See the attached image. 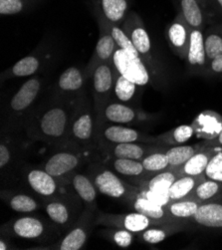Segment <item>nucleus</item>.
Wrapping results in <instances>:
<instances>
[{"label":"nucleus","mask_w":222,"mask_h":250,"mask_svg":"<svg viewBox=\"0 0 222 250\" xmlns=\"http://www.w3.org/2000/svg\"><path fill=\"white\" fill-rule=\"evenodd\" d=\"M193 221L202 229L222 230V192L202 203L193 216Z\"/></svg>","instance_id":"nucleus-21"},{"label":"nucleus","mask_w":222,"mask_h":250,"mask_svg":"<svg viewBox=\"0 0 222 250\" xmlns=\"http://www.w3.org/2000/svg\"><path fill=\"white\" fill-rule=\"evenodd\" d=\"M204 177L222 184V149L212 155L205 169Z\"/></svg>","instance_id":"nucleus-43"},{"label":"nucleus","mask_w":222,"mask_h":250,"mask_svg":"<svg viewBox=\"0 0 222 250\" xmlns=\"http://www.w3.org/2000/svg\"><path fill=\"white\" fill-rule=\"evenodd\" d=\"M95 222L97 226L127 229L135 234L151 227H161L150 217L138 211L130 213H107L97 210Z\"/></svg>","instance_id":"nucleus-9"},{"label":"nucleus","mask_w":222,"mask_h":250,"mask_svg":"<svg viewBox=\"0 0 222 250\" xmlns=\"http://www.w3.org/2000/svg\"><path fill=\"white\" fill-rule=\"evenodd\" d=\"M42 67V60L38 55H28L15 63L10 69L2 74V77L21 78L29 77L35 75Z\"/></svg>","instance_id":"nucleus-31"},{"label":"nucleus","mask_w":222,"mask_h":250,"mask_svg":"<svg viewBox=\"0 0 222 250\" xmlns=\"http://www.w3.org/2000/svg\"><path fill=\"white\" fill-rule=\"evenodd\" d=\"M82 164L83 160L78 153L60 151L45 162L43 168L58 181L68 182Z\"/></svg>","instance_id":"nucleus-14"},{"label":"nucleus","mask_w":222,"mask_h":250,"mask_svg":"<svg viewBox=\"0 0 222 250\" xmlns=\"http://www.w3.org/2000/svg\"><path fill=\"white\" fill-rule=\"evenodd\" d=\"M41 202L49 219L61 229H70L81 214L78 212L76 202L71 201L67 195L42 199Z\"/></svg>","instance_id":"nucleus-12"},{"label":"nucleus","mask_w":222,"mask_h":250,"mask_svg":"<svg viewBox=\"0 0 222 250\" xmlns=\"http://www.w3.org/2000/svg\"><path fill=\"white\" fill-rule=\"evenodd\" d=\"M97 209L87 208L81 212L77 222L69 229V232L58 242L46 246H38L34 249H52V250H80L82 249L96 224Z\"/></svg>","instance_id":"nucleus-6"},{"label":"nucleus","mask_w":222,"mask_h":250,"mask_svg":"<svg viewBox=\"0 0 222 250\" xmlns=\"http://www.w3.org/2000/svg\"><path fill=\"white\" fill-rule=\"evenodd\" d=\"M212 147H204L193 155L184 165L179 167L180 176L204 177L205 169L214 154Z\"/></svg>","instance_id":"nucleus-28"},{"label":"nucleus","mask_w":222,"mask_h":250,"mask_svg":"<svg viewBox=\"0 0 222 250\" xmlns=\"http://www.w3.org/2000/svg\"><path fill=\"white\" fill-rule=\"evenodd\" d=\"M180 13L191 29H204L206 17L199 0H180Z\"/></svg>","instance_id":"nucleus-30"},{"label":"nucleus","mask_w":222,"mask_h":250,"mask_svg":"<svg viewBox=\"0 0 222 250\" xmlns=\"http://www.w3.org/2000/svg\"><path fill=\"white\" fill-rule=\"evenodd\" d=\"M36 2V0H0V14L1 15H16Z\"/></svg>","instance_id":"nucleus-42"},{"label":"nucleus","mask_w":222,"mask_h":250,"mask_svg":"<svg viewBox=\"0 0 222 250\" xmlns=\"http://www.w3.org/2000/svg\"><path fill=\"white\" fill-rule=\"evenodd\" d=\"M141 163L144 170L150 174H155L169 169V163L165 151H159L147 155L141 160Z\"/></svg>","instance_id":"nucleus-41"},{"label":"nucleus","mask_w":222,"mask_h":250,"mask_svg":"<svg viewBox=\"0 0 222 250\" xmlns=\"http://www.w3.org/2000/svg\"><path fill=\"white\" fill-rule=\"evenodd\" d=\"M209 1L214 2L220 8V10H222V0H209Z\"/></svg>","instance_id":"nucleus-48"},{"label":"nucleus","mask_w":222,"mask_h":250,"mask_svg":"<svg viewBox=\"0 0 222 250\" xmlns=\"http://www.w3.org/2000/svg\"><path fill=\"white\" fill-rule=\"evenodd\" d=\"M142 87L130 81L122 76L118 71L116 72L114 96L117 101L124 104H132L141 96Z\"/></svg>","instance_id":"nucleus-29"},{"label":"nucleus","mask_w":222,"mask_h":250,"mask_svg":"<svg viewBox=\"0 0 222 250\" xmlns=\"http://www.w3.org/2000/svg\"><path fill=\"white\" fill-rule=\"evenodd\" d=\"M204 179L205 177H190V176L179 177L169 188L168 195H169L170 202L179 201V199H182L189 196L194 190V188H196V186Z\"/></svg>","instance_id":"nucleus-34"},{"label":"nucleus","mask_w":222,"mask_h":250,"mask_svg":"<svg viewBox=\"0 0 222 250\" xmlns=\"http://www.w3.org/2000/svg\"><path fill=\"white\" fill-rule=\"evenodd\" d=\"M86 80V74L80 68L69 67L62 72L57 80V97L70 100L73 97L78 98L84 89Z\"/></svg>","instance_id":"nucleus-22"},{"label":"nucleus","mask_w":222,"mask_h":250,"mask_svg":"<svg viewBox=\"0 0 222 250\" xmlns=\"http://www.w3.org/2000/svg\"><path fill=\"white\" fill-rule=\"evenodd\" d=\"M204 48L208 63L222 54V25L210 26L203 32Z\"/></svg>","instance_id":"nucleus-36"},{"label":"nucleus","mask_w":222,"mask_h":250,"mask_svg":"<svg viewBox=\"0 0 222 250\" xmlns=\"http://www.w3.org/2000/svg\"><path fill=\"white\" fill-rule=\"evenodd\" d=\"M8 204L10 208L19 213H32L43 207L33 196L26 193H7V196H1Z\"/></svg>","instance_id":"nucleus-33"},{"label":"nucleus","mask_w":222,"mask_h":250,"mask_svg":"<svg viewBox=\"0 0 222 250\" xmlns=\"http://www.w3.org/2000/svg\"><path fill=\"white\" fill-rule=\"evenodd\" d=\"M104 165L120 176L137 179L139 184L141 181L142 182L145 179L144 177H146V174H149L144 170L141 161L129 159H107L106 162H104Z\"/></svg>","instance_id":"nucleus-26"},{"label":"nucleus","mask_w":222,"mask_h":250,"mask_svg":"<svg viewBox=\"0 0 222 250\" xmlns=\"http://www.w3.org/2000/svg\"><path fill=\"white\" fill-rule=\"evenodd\" d=\"M116 70L130 81L144 87L153 82L151 73L141 58L128 54L124 50L118 48L113 57Z\"/></svg>","instance_id":"nucleus-11"},{"label":"nucleus","mask_w":222,"mask_h":250,"mask_svg":"<svg viewBox=\"0 0 222 250\" xmlns=\"http://www.w3.org/2000/svg\"><path fill=\"white\" fill-rule=\"evenodd\" d=\"M192 126L200 138L212 140L222 130V119L215 112H202L195 119Z\"/></svg>","instance_id":"nucleus-27"},{"label":"nucleus","mask_w":222,"mask_h":250,"mask_svg":"<svg viewBox=\"0 0 222 250\" xmlns=\"http://www.w3.org/2000/svg\"><path fill=\"white\" fill-rule=\"evenodd\" d=\"M127 204L135 211L146 215L161 227H180L183 229L188 228L189 221L178 220L171 217L166 209V207L160 206L141 195L139 192V188Z\"/></svg>","instance_id":"nucleus-13"},{"label":"nucleus","mask_w":222,"mask_h":250,"mask_svg":"<svg viewBox=\"0 0 222 250\" xmlns=\"http://www.w3.org/2000/svg\"><path fill=\"white\" fill-rule=\"evenodd\" d=\"M121 27L128 35L140 54V57L149 69L152 79L157 78L159 68L158 65L155 64V59L153 56L152 40L140 15L136 12L130 11L125 21L121 25Z\"/></svg>","instance_id":"nucleus-5"},{"label":"nucleus","mask_w":222,"mask_h":250,"mask_svg":"<svg viewBox=\"0 0 222 250\" xmlns=\"http://www.w3.org/2000/svg\"><path fill=\"white\" fill-rule=\"evenodd\" d=\"M131 0H95L97 17L121 26L130 13Z\"/></svg>","instance_id":"nucleus-24"},{"label":"nucleus","mask_w":222,"mask_h":250,"mask_svg":"<svg viewBox=\"0 0 222 250\" xmlns=\"http://www.w3.org/2000/svg\"><path fill=\"white\" fill-rule=\"evenodd\" d=\"M0 249H1V250L11 249V247L8 243V240H5L3 236H1V238H0Z\"/></svg>","instance_id":"nucleus-47"},{"label":"nucleus","mask_w":222,"mask_h":250,"mask_svg":"<svg viewBox=\"0 0 222 250\" xmlns=\"http://www.w3.org/2000/svg\"><path fill=\"white\" fill-rule=\"evenodd\" d=\"M42 90V80L35 76L24 82L18 91L12 96L8 109L11 116L22 117L24 114L29 113L39 94Z\"/></svg>","instance_id":"nucleus-16"},{"label":"nucleus","mask_w":222,"mask_h":250,"mask_svg":"<svg viewBox=\"0 0 222 250\" xmlns=\"http://www.w3.org/2000/svg\"><path fill=\"white\" fill-rule=\"evenodd\" d=\"M185 229L180 227H151L141 232L137 233L138 238L147 244H158L165 240L169 235L183 230Z\"/></svg>","instance_id":"nucleus-38"},{"label":"nucleus","mask_w":222,"mask_h":250,"mask_svg":"<svg viewBox=\"0 0 222 250\" xmlns=\"http://www.w3.org/2000/svg\"><path fill=\"white\" fill-rule=\"evenodd\" d=\"M69 183H71L74 191L84 203L85 207L97 209V195L99 191L89 174L75 172L70 178Z\"/></svg>","instance_id":"nucleus-25"},{"label":"nucleus","mask_w":222,"mask_h":250,"mask_svg":"<svg viewBox=\"0 0 222 250\" xmlns=\"http://www.w3.org/2000/svg\"><path fill=\"white\" fill-rule=\"evenodd\" d=\"M220 192H222V184L209 179H204L196 186L190 195L201 203H203L215 197Z\"/></svg>","instance_id":"nucleus-40"},{"label":"nucleus","mask_w":222,"mask_h":250,"mask_svg":"<svg viewBox=\"0 0 222 250\" xmlns=\"http://www.w3.org/2000/svg\"><path fill=\"white\" fill-rule=\"evenodd\" d=\"M203 147H212L214 149V147H220L222 149V130L220 131V133L217 135L216 138L212 139V140H208L207 142H205L202 145Z\"/></svg>","instance_id":"nucleus-46"},{"label":"nucleus","mask_w":222,"mask_h":250,"mask_svg":"<svg viewBox=\"0 0 222 250\" xmlns=\"http://www.w3.org/2000/svg\"><path fill=\"white\" fill-rule=\"evenodd\" d=\"M100 152L107 155L108 159H129L141 161L144 157L155 152L162 151L161 146L142 142L124 143L99 147Z\"/></svg>","instance_id":"nucleus-17"},{"label":"nucleus","mask_w":222,"mask_h":250,"mask_svg":"<svg viewBox=\"0 0 222 250\" xmlns=\"http://www.w3.org/2000/svg\"><path fill=\"white\" fill-rule=\"evenodd\" d=\"M25 181L27 186L41 199L65 196L67 194L60 191V181L52 177L44 168H30L27 170Z\"/></svg>","instance_id":"nucleus-19"},{"label":"nucleus","mask_w":222,"mask_h":250,"mask_svg":"<svg viewBox=\"0 0 222 250\" xmlns=\"http://www.w3.org/2000/svg\"><path fill=\"white\" fill-rule=\"evenodd\" d=\"M181 177L179 168H169L153 174L150 179L140 183L139 192L150 201L166 207L169 203V188L175 181Z\"/></svg>","instance_id":"nucleus-8"},{"label":"nucleus","mask_w":222,"mask_h":250,"mask_svg":"<svg viewBox=\"0 0 222 250\" xmlns=\"http://www.w3.org/2000/svg\"><path fill=\"white\" fill-rule=\"evenodd\" d=\"M89 176L98 191L112 198L121 199L128 203L137 191L138 187L127 184L118 174L105 165L92 164L89 167Z\"/></svg>","instance_id":"nucleus-4"},{"label":"nucleus","mask_w":222,"mask_h":250,"mask_svg":"<svg viewBox=\"0 0 222 250\" xmlns=\"http://www.w3.org/2000/svg\"><path fill=\"white\" fill-rule=\"evenodd\" d=\"M165 35L172 52L182 60H184L188 51L191 28L180 12L168 25Z\"/></svg>","instance_id":"nucleus-20"},{"label":"nucleus","mask_w":222,"mask_h":250,"mask_svg":"<svg viewBox=\"0 0 222 250\" xmlns=\"http://www.w3.org/2000/svg\"><path fill=\"white\" fill-rule=\"evenodd\" d=\"M138 111L127 104L111 100L102 110L96 115V121H103L111 124L126 125L135 122L138 118Z\"/></svg>","instance_id":"nucleus-23"},{"label":"nucleus","mask_w":222,"mask_h":250,"mask_svg":"<svg viewBox=\"0 0 222 250\" xmlns=\"http://www.w3.org/2000/svg\"><path fill=\"white\" fill-rule=\"evenodd\" d=\"M195 131L192 125H182L171 131L155 138V143L159 145H182L189 141Z\"/></svg>","instance_id":"nucleus-37"},{"label":"nucleus","mask_w":222,"mask_h":250,"mask_svg":"<svg viewBox=\"0 0 222 250\" xmlns=\"http://www.w3.org/2000/svg\"><path fill=\"white\" fill-rule=\"evenodd\" d=\"M76 104L77 101L56 97L51 104H48L26 121L25 129L28 138L57 146L69 145L70 126Z\"/></svg>","instance_id":"nucleus-1"},{"label":"nucleus","mask_w":222,"mask_h":250,"mask_svg":"<svg viewBox=\"0 0 222 250\" xmlns=\"http://www.w3.org/2000/svg\"><path fill=\"white\" fill-rule=\"evenodd\" d=\"M218 75H222V54L209 62L206 76H218Z\"/></svg>","instance_id":"nucleus-45"},{"label":"nucleus","mask_w":222,"mask_h":250,"mask_svg":"<svg viewBox=\"0 0 222 250\" xmlns=\"http://www.w3.org/2000/svg\"><path fill=\"white\" fill-rule=\"evenodd\" d=\"M60 234L61 229L54 222L36 215H23L12 218L1 227V235L10 238L46 242L56 240Z\"/></svg>","instance_id":"nucleus-2"},{"label":"nucleus","mask_w":222,"mask_h":250,"mask_svg":"<svg viewBox=\"0 0 222 250\" xmlns=\"http://www.w3.org/2000/svg\"><path fill=\"white\" fill-rule=\"evenodd\" d=\"M100 234L105 239L113 242L118 247L128 248L130 247L135 240L136 234L132 231L117 228H108L100 231Z\"/></svg>","instance_id":"nucleus-39"},{"label":"nucleus","mask_w":222,"mask_h":250,"mask_svg":"<svg viewBox=\"0 0 222 250\" xmlns=\"http://www.w3.org/2000/svg\"><path fill=\"white\" fill-rule=\"evenodd\" d=\"M199 1H200L201 3H204V2H206V1H209V0H199Z\"/></svg>","instance_id":"nucleus-49"},{"label":"nucleus","mask_w":222,"mask_h":250,"mask_svg":"<svg viewBox=\"0 0 222 250\" xmlns=\"http://www.w3.org/2000/svg\"><path fill=\"white\" fill-rule=\"evenodd\" d=\"M184 61L189 74L197 75V76H206L209 63L204 48L203 30L191 29L188 51Z\"/></svg>","instance_id":"nucleus-18"},{"label":"nucleus","mask_w":222,"mask_h":250,"mask_svg":"<svg viewBox=\"0 0 222 250\" xmlns=\"http://www.w3.org/2000/svg\"><path fill=\"white\" fill-rule=\"evenodd\" d=\"M96 136L98 148L105 146L134 142L156 144L155 138L146 137L133 128L103 121H96Z\"/></svg>","instance_id":"nucleus-7"},{"label":"nucleus","mask_w":222,"mask_h":250,"mask_svg":"<svg viewBox=\"0 0 222 250\" xmlns=\"http://www.w3.org/2000/svg\"><path fill=\"white\" fill-rule=\"evenodd\" d=\"M204 148L202 146H175L165 151L169 168H179L184 165L193 155Z\"/></svg>","instance_id":"nucleus-35"},{"label":"nucleus","mask_w":222,"mask_h":250,"mask_svg":"<svg viewBox=\"0 0 222 250\" xmlns=\"http://www.w3.org/2000/svg\"><path fill=\"white\" fill-rule=\"evenodd\" d=\"M69 145L80 151H89L97 147L96 136V114L84 98L77 100L74 112L70 133Z\"/></svg>","instance_id":"nucleus-3"},{"label":"nucleus","mask_w":222,"mask_h":250,"mask_svg":"<svg viewBox=\"0 0 222 250\" xmlns=\"http://www.w3.org/2000/svg\"><path fill=\"white\" fill-rule=\"evenodd\" d=\"M14 161V152L10 148L9 144L2 138L1 144H0V168H1V173L7 169L11 163Z\"/></svg>","instance_id":"nucleus-44"},{"label":"nucleus","mask_w":222,"mask_h":250,"mask_svg":"<svg viewBox=\"0 0 222 250\" xmlns=\"http://www.w3.org/2000/svg\"><path fill=\"white\" fill-rule=\"evenodd\" d=\"M97 19L99 23V29H100V35H99V39L96 44L94 53L85 69L87 79L93 76L95 69L99 65L105 62L112 61L116 50L118 49V45L114 37L112 36L111 32L109 31L107 25L104 23L103 20L99 18Z\"/></svg>","instance_id":"nucleus-15"},{"label":"nucleus","mask_w":222,"mask_h":250,"mask_svg":"<svg viewBox=\"0 0 222 250\" xmlns=\"http://www.w3.org/2000/svg\"><path fill=\"white\" fill-rule=\"evenodd\" d=\"M116 68L113 60L99 65L93 73L94 112L97 115L113 99Z\"/></svg>","instance_id":"nucleus-10"},{"label":"nucleus","mask_w":222,"mask_h":250,"mask_svg":"<svg viewBox=\"0 0 222 250\" xmlns=\"http://www.w3.org/2000/svg\"><path fill=\"white\" fill-rule=\"evenodd\" d=\"M201 204L200 201L189 195L185 198L179 199V201L170 202L166 206V209L170 216L175 219L189 221L193 220V216Z\"/></svg>","instance_id":"nucleus-32"}]
</instances>
